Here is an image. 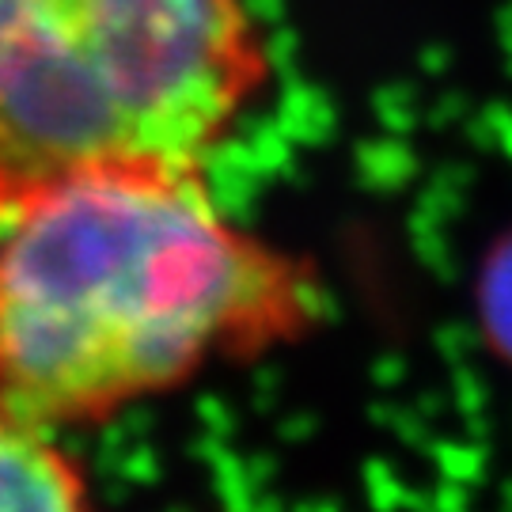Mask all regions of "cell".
<instances>
[{
	"label": "cell",
	"mask_w": 512,
	"mask_h": 512,
	"mask_svg": "<svg viewBox=\"0 0 512 512\" xmlns=\"http://www.w3.org/2000/svg\"><path fill=\"white\" fill-rule=\"evenodd\" d=\"M270 73L247 0H0V224L95 175H205Z\"/></svg>",
	"instance_id": "7a4b0ae2"
},
{
	"label": "cell",
	"mask_w": 512,
	"mask_h": 512,
	"mask_svg": "<svg viewBox=\"0 0 512 512\" xmlns=\"http://www.w3.org/2000/svg\"><path fill=\"white\" fill-rule=\"evenodd\" d=\"M475 296L486 342L505 365H512V232L486 255Z\"/></svg>",
	"instance_id": "277c9868"
},
{
	"label": "cell",
	"mask_w": 512,
	"mask_h": 512,
	"mask_svg": "<svg viewBox=\"0 0 512 512\" xmlns=\"http://www.w3.org/2000/svg\"><path fill=\"white\" fill-rule=\"evenodd\" d=\"M315 266L247 232L205 175H95L0 224V406L95 429L315 330Z\"/></svg>",
	"instance_id": "6da1fadb"
},
{
	"label": "cell",
	"mask_w": 512,
	"mask_h": 512,
	"mask_svg": "<svg viewBox=\"0 0 512 512\" xmlns=\"http://www.w3.org/2000/svg\"><path fill=\"white\" fill-rule=\"evenodd\" d=\"M88 505L92 475L61 433L0 406V509L69 512Z\"/></svg>",
	"instance_id": "3957f363"
}]
</instances>
